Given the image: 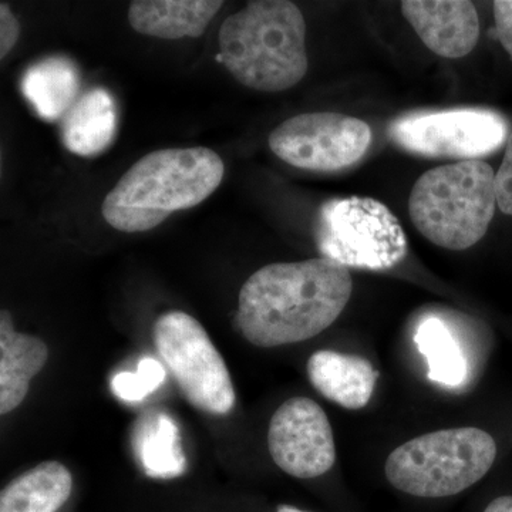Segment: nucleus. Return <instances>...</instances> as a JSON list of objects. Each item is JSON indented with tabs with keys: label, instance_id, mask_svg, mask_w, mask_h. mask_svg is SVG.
Instances as JSON below:
<instances>
[{
	"label": "nucleus",
	"instance_id": "nucleus-21",
	"mask_svg": "<svg viewBox=\"0 0 512 512\" xmlns=\"http://www.w3.org/2000/svg\"><path fill=\"white\" fill-rule=\"evenodd\" d=\"M495 190L498 208L512 217V133L508 138L503 163L495 174Z\"/></svg>",
	"mask_w": 512,
	"mask_h": 512
},
{
	"label": "nucleus",
	"instance_id": "nucleus-23",
	"mask_svg": "<svg viewBox=\"0 0 512 512\" xmlns=\"http://www.w3.org/2000/svg\"><path fill=\"white\" fill-rule=\"evenodd\" d=\"M20 25L6 3L0 5V57L8 55L18 42Z\"/></svg>",
	"mask_w": 512,
	"mask_h": 512
},
{
	"label": "nucleus",
	"instance_id": "nucleus-4",
	"mask_svg": "<svg viewBox=\"0 0 512 512\" xmlns=\"http://www.w3.org/2000/svg\"><path fill=\"white\" fill-rule=\"evenodd\" d=\"M495 207V173L481 160L427 171L416 181L409 198L414 227L434 245L450 251H464L481 241Z\"/></svg>",
	"mask_w": 512,
	"mask_h": 512
},
{
	"label": "nucleus",
	"instance_id": "nucleus-10",
	"mask_svg": "<svg viewBox=\"0 0 512 512\" xmlns=\"http://www.w3.org/2000/svg\"><path fill=\"white\" fill-rule=\"evenodd\" d=\"M268 450L289 476L306 480L328 473L336 461V446L322 407L308 397L286 400L269 423Z\"/></svg>",
	"mask_w": 512,
	"mask_h": 512
},
{
	"label": "nucleus",
	"instance_id": "nucleus-20",
	"mask_svg": "<svg viewBox=\"0 0 512 512\" xmlns=\"http://www.w3.org/2000/svg\"><path fill=\"white\" fill-rule=\"evenodd\" d=\"M165 369L163 363L144 357L138 363L136 372H120L111 379L113 393L124 402H141L151 393L156 392L164 383Z\"/></svg>",
	"mask_w": 512,
	"mask_h": 512
},
{
	"label": "nucleus",
	"instance_id": "nucleus-24",
	"mask_svg": "<svg viewBox=\"0 0 512 512\" xmlns=\"http://www.w3.org/2000/svg\"><path fill=\"white\" fill-rule=\"evenodd\" d=\"M484 512H512V495L495 498Z\"/></svg>",
	"mask_w": 512,
	"mask_h": 512
},
{
	"label": "nucleus",
	"instance_id": "nucleus-25",
	"mask_svg": "<svg viewBox=\"0 0 512 512\" xmlns=\"http://www.w3.org/2000/svg\"><path fill=\"white\" fill-rule=\"evenodd\" d=\"M275 512H311V511L299 510V508L292 507V505H281V507H278V510H276Z\"/></svg>",
	"mask_w": 512,
	"mask_h": 512
},
{
	"label": "nucleus",
	"instance_id": "nucleus-18",
	"mask_svg": "<svg viewBox=\"0 0 512 512\" xmlns=\"http://www.w3.org/2000/svg\"><path fill=\"white\" fill-rule=\"evenodd\" d=\"M134 450L148 477L183 476L187 468L180 430L168 414L141 416L134 430Z\"/></svg>",
	"mask_w": 512,
	"mask_h": 512
},
{
	"label": "nucleus",
	"instance_id": "nucleus-13",
	"mask_svg": "<svg viewBox=\"0 0 512 512\" xmlns=\"http://www.w3.org/2000/svg\"><path fill=\"white\" fill-rule=\"evenodd\" d=\"M49 359V348L42 339L16 332L8 311L0 313V414L18 409L30 382Z\"/></svg>",
	"mask_w": 512,
	"mask_h": 512
},
{
	"label": "nucleus",
	"instance_id": "nucleus-22",
	"mask_svg": "<svg viewBox=\"0 0 512 512\" xmlns=\"http://www.w3.org/2000/svg\"><path fill=\"white\" fill-rule=\"evenodd\" d=\"M495 32L512 59V0L494 2Z\"/></svg>",
	"mask_w": 512,
	"mask_h": 512
},
{
	"label": "nucleus",
	"instance_id": "nucleus-14",
	"mask_svg": "<svg viewBox=\"0 0 512 512\" xmlns=\"http://www.w3.org/2000/svg\"><path fill=\"white\" fill-rule=\"evenodd\" d=\"M222 8L220 0H137L128 22L141 35L177 40L200 37Z\"/></svg>",
	"mask_w": 512,
	"mask_h": 512
},
{
	"label": "nucleus",
	"instance_id": "nucleus-8",
	"mask_svg": "<svg viewBox=\"0 0 512 512\" xmlns=\"http://www.w3.org/2000/svg\"><path fill=\"white\" fill-rule=\"evenodd\" d=\"M507 121L495 111H421L394 120L389 136L410 153L431 158L477 160L503 146Z\"/></svg>",
	"mask_w": 512,
	"mask_h": 512
},
{
	"label": "nucleus",
	"instance_id": "nucleus-2",
	"mask_svg": "<svg viewBox=\"0 0 512 512\" xmlns=\"http://www.w3.org/2000/svg\"><path fill=\"white\" fill-rule=\"evenodd\" d=\"M224 173L221 157L210 148L154 151L131 165L107 194L101 212L119 231H150L174 212L207 200Z\"/></svg>",
	"mask_w": 512,
	"mask_h": 512
},
{
	"label": "nucleus",
	"instance_id": "nucleus-5",
	"mask_svg": "<svg viewBox=\"0 0 512 512\" xmlns=\"http://www.w3.org/2000/svg\"><path fill=\"white\" fill-rule=\"evenodd\" d=\"M497 444L477 427L424 434L387 457L384 474L396 490L421 498L463 493L493 467Z\"/></svg>",
	"mask_w": 512,
	"mask_h": 512
},
{
	"label": "nucleus",
	"instance_id": "nucleus-17",
	"mask_svg": "<svg viewBox=\"0 0 512 512\" xmlns=\"http://www.w3.org/2000/svg\"><path fill=\"white\" fill-rule=\"evenodd\" d=\"M20 89L43 120L57 121L64 119L77 101L80 73L66 57H47L29 67Z\"/></svg>",
	"mask_w": 512,
	"mask_h": 512
},
{
	"label": "nucleus",
	"instance_id": "nucleus-1",
	"mask_svg": "<svg viewBox=\"0 0 512 512\" xmlns=\"http://www.w3.org/2000/svg\"><path fill=\"white\" fill-rule=\"evenodd\" d=\"M352 289L349 269L330 259L266 265L239 292V329L258 348L315 338L345 311Z\"/></svg>",
	"mask_w": 512,
	"mask_h": 512
},
{
	"label": "nucleus",
	"instance_id": "nucleus-3",
	"mask_svg": "<svg viewBox=\"0 0 512 512\" xmlns=\"http://www.w3.org/2000/svg\"><path fill=\"white\" fill-rule=\"evenodd\" d=\"M305 37V19L295 3L255 0L222 23L217 59L242 86L284 92L308 72Z\"/></svg>",
	"mask_w": 512,
	"mask_h": 512
},
{
	"label": "nucleus",
	"instance_id": "nucleus-19",
	"mask_svg": "<svg viewBox=\"0 0 512 512\" xmlns=\"http://www.w3.org/2000/svg\"><path fill=\"white\" fill-rule=\"evenodd\" d=\"M417 349L426 357L431 382L457 389L466 383L468 362L460 342L443 320L430 316L421 320L414 335Z\"/></svg>",
	"mask_w": 512,
	"mask_h": 512
},
{
	"label": "nucleus",
	"instance_id": "nucleus-11",
	"mask_svg": "<svg viewBox=\"0 0 512 512\" xmlns=\"http://www.w3.org/2000/svg\"><path fill=\"white\" fill-rule=\"evenodd\" d=\"M402 12L431 52L446 59L470 55L480 37V20L466 0H407Z\"/></svg>",
	"mask_w": 512,
	"mask_h": 512
},
{
	"label": "nucleus",
	"instance_id": "nucleus-9",
	"mask_svg": "<svg viewBox=\"0 0 512 512\" xmlns=\"http://www.w3.org/2000/svg\"><path fill=\"white\" fill-rule=\"evenodd\" d=\"M372 128L340 113H305L284 121L269 136V147L286 164L333 173L359 163L372 146Z\"/></svg>",
	"mask_w": 512,
	"mask_h": 512
},
{
	"label": "nucleus",
	"instance_id": "nucleus-12",
	"mask_svg": "<svg viewBox=\"0 0 512 512\" xmlns=\"http://www.w3.org/2000/svg\"><path fill=\"white\" fill-rule=\"evenodd\" d=\"M308 376L312 386L330 402L359 410L372 399L379 372L365 357L319 350L308 360Z\"/></svg>",
	"mask_w": 512,
	"mask_h": 512
},
{
	"label": "nucleus",
	"instance_id": "nucleus-7",
	"mask_svg": "<svg viewBox=\"0 0 512 512\" xmlns=\"http://www.w3.org/2000/svg\"><path fill=\"white\" fill-rule=\"evenodd\" d=\"M153 338L195 409L212 416H225L234 409L237 397L228 367L197 319L181 311L164 313L154 323Z\"/></svg>",
	"mask_w": 512,
	"mask_h": 512
},
{
	"label": "nucleus",
	"instance_id": "nucleus-15",
	"mask_svg": "<svg viewBox=\"0 0 512 512\" xmlns=\"http://www.w3.org/2000/svg\"><path fill=\"white\" fill-rule=\"evenodd\" d=\"M117 130V109L111 94L92 89L83 94L62 123L63 144L80 157H93L110 146Z\"/></svg>",
	"mask_w": 512,
	"mask_h": 512
},
{
	"label": "nucleus",
	"instance_id": "nucleus-16",
	"mask_svg": "<svg viewBox=\"0 0 512 512\" xmlns=\"http://www.w3.org/2000/svg\"><path fill=\"white\" fill-rule=\"evenodd\" d=\"M73 477L59 461H45L10 481L0 493V512H57L69 500Z\"/></svg>",
	"mask_w": 512,
	"mask_h": 512
},
{
	"label": "nucleus",
	"instance_id": "nucleus-6",
	"mask_svg": "<svg viewBox=\"0 0 512 512\" xmlns=\"http://www.w3.org/2000/svg\"><path fill=\"white\" fill-rule=\"evenodd\" d=\"M316 244L322 258L345 268L387 271L409 252L402 225L373 198H335L320 207Z\"/></svg>",
	"mask_w": 512,
	"mask_h": 512
}]
</instances>
